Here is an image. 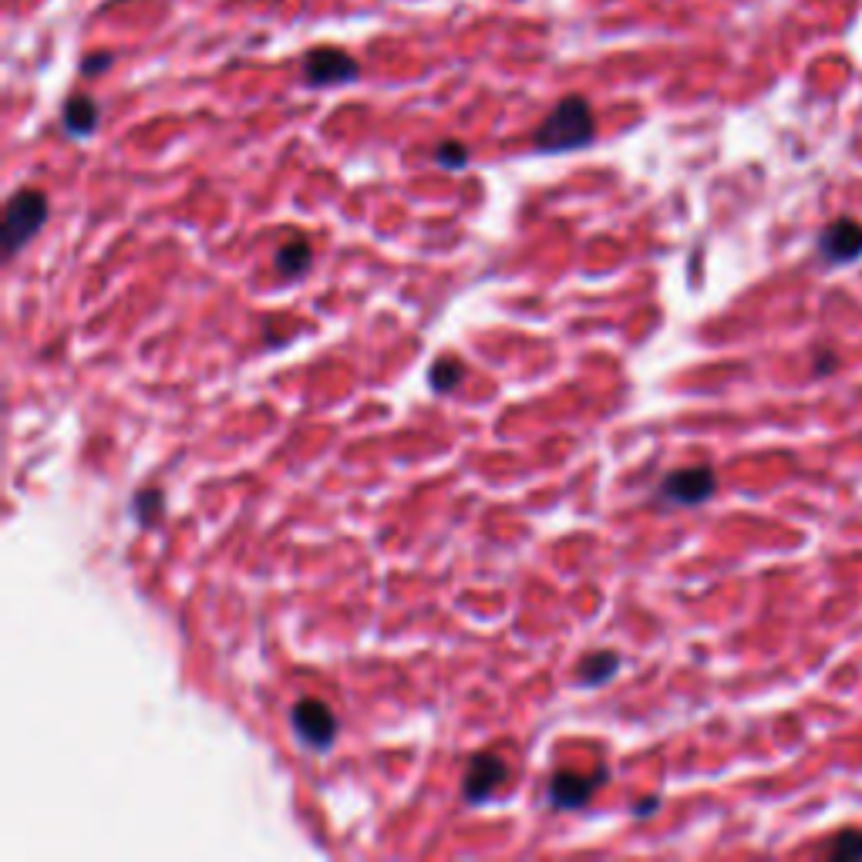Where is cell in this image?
Here are the masks:
<instances>
[{
	"label": "cell",
	"instance_id": "7",
	"mask_svg": "<svg viewBox=\"0 0 862 862\" xmlns=\"http://www.w3.org/2000/svg\"><path fill=\"white\" fill-rule=\"evenodd\" d=\"M607 779V768H599L596 774H576V771H556L549 779V802L556 808H583L590 795L599 789V782Z\"/></svg>",
	"mask_w": 862,
	"mask_h": 862
},
{
	"label": "cell",
	"instance_id": "14",
	"mask_svg": "<svg viewBox=\"0 0 862 862\" xmlns=\"http://www.w3.org/2000/svg\"><path fill=\"white\" fill-rule=\"evenodd\" d=\"M826 855L839 862L862 859V829H842L839 836H832V842L826 846Z\"/></svg>",
	"mask_w": 862,
	"mask_h": 862
},
{
	"label": "cell",
	"instance_id": "10",
	"mask_svg": "<svg viewBox=\"0 0 862 862\" xmlns=\"http://www.w3.org/2000/svg\"><path fill=\"white\" fill-rule=\"evenodd\" d=\"M311 264H314V249H311L307 236H293V240H287V243L277 249V256H273V267H277V273H283V277H300V273H307Z\"/></svg>",
	"mask_w": 862,
	"mask_h": 862
},
{
	"label": "cell",
	"instance_id": "15",
	"mask_svg": "<svg viewBox=\"0 0 862 862\" xmlns=\"http://www.w3.org/2000/svg\"><path fill=\"white\" fill-rule=\"evenodd\" d=\"M435 162H439L442 168H465V165H468V145H462V142H442V145L435 149Z\"/></svg>",
	"mask_w": 862,
	"mask_h": 862
},
{
	"label": "cell",
	"instance_id": "8",
	"mask_svg": "<svg viewBox=\"0 0 862 862\" xmlns=\"http://www.w3.org/2000/svg\"><path fill=\"white\" fill-rule=\"evenodd\" d=\"M818 253L829 264H852L862 256V223L855 220H836L818 233Z\"/></svg>",
	"mask_w": 862,
	"mask_h": 862
},
{
	"label": "cell",
	"instance_id": "6",
	"mask_svg": "<svg viewBox=\"0 0 862 862\" xmlns=\"http://www.w3.org/2000/svg\"><path fill=\"white\" fill-rule=\"evenodd\" d=\"M505 779H509V765L499 755H492V752H479L465 768L462 795H465L468 805H479V802L492 799L502 789Z\"/></svg>",
	"mask_w": 862,
	"mask_h": 862
},
{
	"label": "cell",
	"instance_id": "13",
	"mask_svg": "<svg viewBox=\"0 0 862 862\" xmlns=\"http://www.w3.org/2000/svg\"><path fill=\"white\" fill-rule=\"evenodd\" d=\"M462 374H465L462 361H455V358H439L435 364H431V371H428V384L435 387L439 395H449L452 387H458Z\"/></svg>",
	"mask_w": 862,
	"mask_h": 862
},
{
	"label": "cell",
	"instance_id": "5",
	"mask_svg": "<svg viewBox=\"0 0 862 862\" xmlns=\"http://www.w3.org/2000/svg\"><path fill=\"white\" fill-rule=\"evenodd\" d=\"M714 489H718V476L711 465H687V468H677L671 476H664L661 499L674 505H701L714 496Z\"/></svg>",
	"mask_w": 862,
	"mask_h": 862
},
{
	"label": "cell",
	"instance_id": "1",
	"mask_svg": "<svg viewBox=\"0 0 862 862\" xmlns=\"http://www.w3.org/2000/svg\"><path fill=\"white\" fill-rule=\"evenodd\" d=\"M596 139V121H593V108L583 95H570L559 102L543 125L536 128L533 145L539 152H573L583 149Z\"/></svg>",
	"mask_w": 862,
	"mask_h": 862
},
{
	"label": "cell",
	"instance_id": "3",
	"mask_svg": "<svg viewBox=\"0 0 862 862\" xmlns=\"http://www.w3.org/2000/svg\"><path fill=\"white\" fill-rule=\"evenodd\" d=\"M290 724L296 731V738L304 742L307 748L324 752V748H330L337 742V714L321 698L296 701L293 711H290Z\"/></svg>",
	"mask_w": 862,
	"mask_h": 862
},
{
	"label": "cell",
	"instance_id": "17",
	"mask_svg": "<svg viewBox=\"0 0 862 862\" xmlns=\"http://www.w3.org/2000/svg\"><path fill=\"white\" fill-rule=\"evenodd\" d=\"M657 805H661V799H643V802H637V808H633V812H637V815H651Z\"/></svg>",
	"mask_w": 862,
	"mask_h": 862
},
{
	"label": "cell",
	"instance_id": "9",
	"mask_svg": "<svg viewBox=\"0 0 862 862\" xmlns=\"http://www.w3.org/2000/svg\"><path fill=\"white\" fill-rule=\"evenodd\" d=\"M98 118H102V108L92 95H71L61 112V125L68 136H92L98 128Z\"/></svg>",
	"mask_w": 862,
	"mask_h": 862
},
{
	"label": "cell",
	"instance_id": "12",
	"mask_svg": "<svg viewBox=\"0 0 862 862\" xmlns=\"http://www.w3.org/2000/svg\"><path fill=\"white\" fill-rule=\"evenodd\" d=\"M162 509H165V496L159 489H142L132 499V515L142 529H152L162 520Z\"/></svg>",
	"mask_w": 862,
	"mask_h": 862
},
{
	"label": "cell",
	"instance_id": "16",
	"mask_svg": "<svg viewBox=\"0 0 862 862\" xmlns=\"http://www.w3.org/2000/svg\"><path fill=\"white\" fill-rule=\"evenodd\" d=\"M108 65H112V55H108V51L89 55V58H84V61H81V74H84V78H95V74H102V71H105Z\"/></svg>",
	"mask_w": 862,
	"mask_h": 862
},
{
	"label": "cell",
	"instance_id": "2",
	"mask_svg": "<svg viewBox=\"0 0 862 862\" xmlns=\"http://www.w3.org/2000/svg\"><path fill=\"white\" fill-rule=\"evenodd\" d=\"M48 196L40 189H21L4 206V226H0V243L4 253L14 256L24 243H31L48 223Z\"/></svg>",
	"mask_w": 862,
	"mask_h": 862
},
{
	"label": "cell",
	"instance_id": "4",
	"mask_svg": "<svg viewBox=\"0 0 862 862\" xmlns=\"http://www.w3.org/2000/svg\"><path fill=\"white\" fill-rule=\"evenodd\" d=\"M300 71H304V81L311 84V89H334V84H348L361 74L358 61L343 48H334V45L307 51Z\"/></svg>",
	"mask_w": 862,
	"mask_h": 862
},
{
	"label": "cell",
	"instance_id": "11",
	"mask_svg": "<svg viewBox=\"0 0 862 862\" xmlns=\"http://www.w3.org/2000/svg\"><path fill=\"white\" fill-rule=\"evenodd\" d=\"M617 667H620V657L614 651H596L583 657L576 674H580V684H607L617 674Z\"/></svg>",
	"mask_w": 862,
	"mask_h": 862
}]
</instances>
